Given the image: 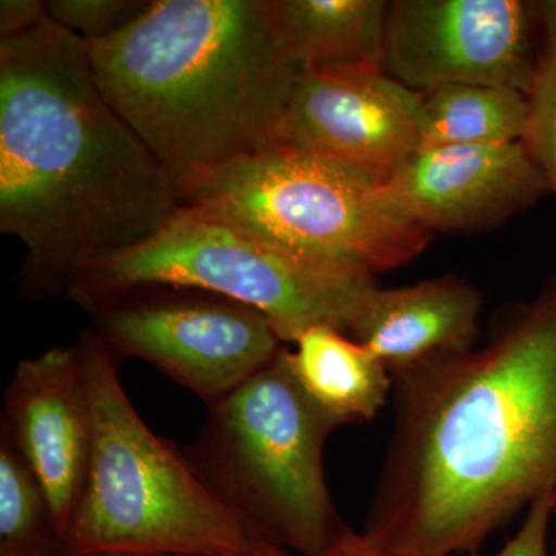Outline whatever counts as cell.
<instances>
[{
	"mask_svg": "<svg viewBox=\"0 0 556 556\" xmlns=\"http://www.w3.org/2000/svg\"><path fill=\"white\" fill-rule=\"evenodd\" d=\"M393 404L361 532L380 555L471 554L541 497L556 507V269L482 345L394 375Z\"/></svg>",
	"mask_w": 556,
	"mask_h": 556,
	"instance_id": "1",
	"label": "cell"
},
{
	"mask_svg": "<svg viewBox=\"0 0 556 556\" xmlns=\"http://www.w3.org/2000/svg\"><path fill=\"white\" fill-rule=\"evenodd\" d=\"M179 207L177 178L102 94L89 42L49 14L0 38V230L27 252L25 298H67Z\"/></svg>",
	"mask_w": 556,
	"mask_h": 556,
	"instance_id": "2",
	"label": "cell"
},
{
	"mask_svg": "<svg viewBox=\"0 0 556 556\" xmlns=\"http://www.w3.org/2000/svg\"><path fill=\"white\" fill-rule=\"evenodd\" d=\"M89 54L105 100L178 185L276 146L302 73L266 0H155Z\"/></svg>",
	"mask_w": 556,
	"mask_h": 556,
	"instance_id": "3",
	"label": "cell"
},
{
	"mask_svg": "<svg viewBox=\"0 0 556 556\" xmlns=\"http://www.w3.org/2000/svg\"><path fill=\"white\" fill-rule=\"evenodd\" d=\"M93 437L64 552L105 556H247L257 538L156 437L121 383L115 354L89 328L76 340Z\"/></svg>",
	"mask_w": 556,
	"mask_h": 556,
	"instance_id": "4",
	"label": "cell"
},
{
	"mask_svg": "<svg viewBox=\"0 0 556 556\" xmlns=\"http://www.w3.org/2000/svg\"><path fill=\"white\" fill-rule=\"evenodd\" d=\"M288 350L208 405L206 427L185 455L252 535L325 556L350 529L324 471L325 444L340 422L300 386Z\"/></svg>",
	"mask_w": 556,
	"mask_h": 556,
	"instance_id": "5",
	"label": "cell"
},
{
	"mask_svg": "<svg viewBox=\"0 0 556 556\" xmlns=\"http://www.w3.org/2000/svg\"><path fill=\"white\" fill-rule=\"evenodd\" d=\"M179 200L369 277L413 262L434 237L394 199L386 179L280 144L185 179Z\"/></svg>",
	"mask_w": 556,
	"mask_h": 556,
	"instance_id": "6",
	"label": "cell"
},
{
	"mask_svg": "<svg viewBox=\"0 0 556 556\" xmlns=\"http://www.w3.org/2000/svg\"><path fill=\"white\" fill-rule=\"evenodd\" d=\"M146 285L195 288L236 300L268 318L285 345H294L317 325L348 334L376 280L181 206L144 243L79 273L65 299L83 308Z\"/></svg>",
	"mask_w": 556,
	"mask_h": 556,
	"instance_id": "7",
	"label": "cell"
},
{
	"mask_svg": "<svg viewBox=\"0 0 556 556\" xmlns=\"http://www.w3.org/2000/svg\"><path fill=\"white\" fill-rule=\"evenodd\" d=\"M83 309L115 356L148 362L207 405L232 393L285 346L258 311L195 288H127Z\"/></svg>",
	"mask_w": 556,
	"mask_h": 556,
	"instance_id": "8",
	"label": "cell"
},
{
	"mask_svg": "<svg viewBox=\"0 0 556 556\" xmlns=\"http://www.w3.org/2000/svg\"><path fill=\"white\" fill-rule=\"evenodd\" d=\"M535 28L522 0H393L383 72L422 94L493 86L529 97L543 65Z\"/></svg>",
	"mask_w": 556,
	"mask_h": 556,
	"instance_id": "9",
	"label": "cell"
},
{
	"mask_svg": "<svg viewBox=\"0 0 556 556\" xmlns=\"http://www.w3.org/2000/svg\"><path fill=\"white\" fill-rule=\"evenodd\" d=\"M422 105V93L383 70H306L281 116L277 144L387 179L420 149Z\"/></svg>",
	"mask_w": 556,
	"mask_h": 556,
	"instance_id": "10",
	"label": "cell"
},
{
	"mask_svg": "<svg viewBox=\"0 0 556 556\" xmlns=\"http://www.w3.org/2000/svg\"><path fill=\"white\" fill-rule=\"evenodd\" d=\"M2 426L38 478L64 548L86 485L93 437L76 343L20 362L5 390Z\"/></svg>",
	"mask_w": 556,
	"mask_h": 556,
	"instance_id": "11",
	"label": "cell"
},
{
	"mask_svg": "<svg viewBox=\"0 0 556 556\" xmlns=\"http://www.w3.org/2000/svg\"><path fill=\"white\" fill-rule=\"evenodd\" d=\"M386 182L405 211L433 233L500 228L551 193L522 141L417 150Z\"/></svg>",
	"mask_w": 556,
	"mask_h": 556,
	"instance_id": "12",
	"label": "cell"
},
{
	"mask_svg": "<svg viewBox=\"0 0 556 556\" xmlns=\"http://www.w3.org/2000/svg\"><path fill=\"white\" fill-rule=\"evenodd\" d=\"M482 298L464 278L369 289L348 336L379 358L391 378L438 354L477 346Z\"/></svg>",
	"mask_w": 556,
	"mask_h": 556,
	"instance_id": "13",
	"label": "cell"
},
{
	"mask_svg": "<svg viewBox=\"0 0 556 556\" xmlns=\"http://www.w3.org/2000/svg\"><path fill=\"white\" fill-rule=\"evenodd\" d=\"M281 54L300 72L383 70L386 0H266Z\"/></svg>",
	"mask_w": 556,
	"mask_h": 556,
	"instance_id": "14",
	"label": "cell"
},
{
	"mask_svg": "<svg viewBox=\"0 0 556 556\" xmlns=\"http://www.w3.org/2000/svg\"><path fill=\"white\" fill-rule=\"evenodd\" d=\"M300 386L340 426L372 419L393 391V378L378 357L345 332L317 325L288 350Z\"/></svg>",
	"mask_w": 556,
	"mask_h": 556,
	"instance_id": "15",
	"label": "cell"
},
{
	"mask_svg": "<svg viewBox=\"0 0 556 556\" xmlns=\"http://www.w3.org/2000/svg\"><path fill=\"white\" fill-rule=\"evenodd\" d=\"M529 98L508 87L448 86L424 94L420 149L522 141Z\"/></svg>",
	"mask_w": 556,
	"mask_h": 556,
	"instance_id": "16",
	"label": "cell"
},
{
	"mask_svg": "<svg viewBox=\"0 0 556 556\" xmlns=\"http://www.w3.org/2000/svg\"><path fill=\"white\" fill-rule=\"evenodd\" d=\"M0 547L64 552L49 503L9 430L0 431Z\"/></svg>",
	"mask_w": 556,
	"mask_h": 556,
	"instance_id": "17",
	"label": "cell"
},
{
	"mask_svg": "<svg viewBox=\"0 0 556 556\" xmlns=\"http://www.w3.org/2000/svg\"><path fill=\"white\" fill-rule=\"evenodd\" d=\"M149 5L146 0H50L46 10L54 24L93 43L124 30Z\"/></svg>",
	"mask_w": 556,
	"mask_h": 556,
	"instance_id": "18",
	"label": "cell"
},
{
	"mask_svg": "<svg viewBox=\"0 0 556 556\" xmlns=\"http://www.w3.org/2000/svg\"><path fill=\"white\" fill-rule=\"evenodd\" d=\"M529 119L522 144L546 175L556 199V56L543 61L529 97Z\"/></svg>",
	"mask_w": 556,
	"mask_h": 556,
	"instance_id": "19",
	"label": "cell"
},
{
	"mask_svg": "<svg viewBox=\"0 0 556 556\" xmlns=\"http://www.w3.org/2000/svg\"><path fill=\"white\" fill-rule=\"evenodd\" d=\"M556 511L552 497H541L527 508V517L517 535L507 541L506 546L490 556H548L547 533L552 517ZM468 556H484L471 552Z\"/></svg>",
	"mask_w": 556,
	"mask_h": 556,
	"instance_id": "20",
	"label": "cell"
},
{
	"mask_svg": "<svg viewBox=\"0 0 556 556\" xmlns=\"http://www.w3.org/2000/svg\"><path fill=\"white\" fill-rule=\"evenodd\" d=\"M46 17V2H38V0H2V3H0V38L30 30Z\"/></svg>",
	"mask_w": 556,
	"mask_h": 556,
	"instance_id": "21",
	"label": "cell"
},
{
	"mask_svg": "<svg viewBox=\"0 0 556 556\" xmlns=\"http://www.w3.org/2000/svg\"><path fill=\"white\" fill-rule=\"evenodd\" d=\"M536 27L543 31V61L556 56V0L530 2Z\"/></svg>",
	"mask_w": 556,
	"mask_h": 556,
	"instance_id": "22",
	"label": "cell"
},
{
	"mask_svg": "<svg viewBox=\"0 0 556 556\" xmlns=\"http://www.w3.org/2000/svg\"><path fill=\"white\" fill-rule=\"evenodd\" d=\"M325 556H383L375 551L362 533L348 529L338 543L334 544Z\"/></svg>",
	"mask_w": 556,
	"mask_h": 556,
	"instance_id": "23",
	"label": "cell"
},
{
	"mask_svg": "<svg viewBox=\"0 0 556 556\" xmlns=\"http://www.w3.org/2000/svg\"><path fill=\"white\" fill-rule=\"evenodd\" d=\"M247 556H294L289 554L287 548L277 546V544L269 543V541L260 540L255 541L254 548L251 554Z\"/></svg>",
	"mask_w": 556,
	"mask_h": 556,
	"instance_id": "24",
	"label": "cell"
},
{
	"mask_svg": "<svg viewBox=\"0 0 556 556\" xmlns=\"http://www.w3.org/2000/svg\"><path fill=\"white\" fill-rule=\"evenodd\" d=\"M61 552L49 551V548L31 547H0V556H56Z\"/></svg>",
	"mask_w": 556,
	"mask_h": 556,
	"instance_id": "25",
	"label": "cell"
},
{
	"mask_svg": "<svg viewBox=\"0 0 556 556\" xmlns=\"http://www.w3.org/2000/svg\"><path fill=\"white\" fill-rule=\"evenodd\" d=\"M56 556H105V555H76V554H70V552H61V554H58Z\"/></svg>",
	"mask_w": 556,
	"mask_h": 556,
	"instance_id": "26",
	"label": "cell"
},
{
	"mask_svg": "<svg viewBox=\"0 0 556 556\" xmlns=\"http://www.w3.org/2000/svg\"><path fill=\"white\" fill-rule=\"evenodd\" d=\"M551 556H556V540H555V544H554V552H552Z\"/></svg>",
	"mask_w": 556,
	"mask_h": 556,
	"instance_id": "27",
	"label": "cell"
}]
</instances>
